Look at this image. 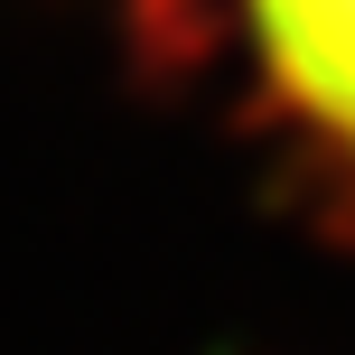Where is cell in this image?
I'll list each match as a JSON object with an SVG mask.
<instances>
[{
  "label": "cell",
  "mask_w": 355,
  "mask_h": 355,
  "mask_svg": "<svg viewBox=\"0 0 355 355\" xmlns=\"http://www.w3.org/2000/svg\"><path fill=\"white\" fill-rule=\"evenodd\" d=\"M243 28L262 47L271 85L355 150V0H243Z\"/></svg>",
  "instance_id": "1"
}]
</instances>
